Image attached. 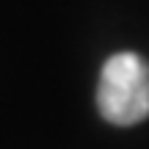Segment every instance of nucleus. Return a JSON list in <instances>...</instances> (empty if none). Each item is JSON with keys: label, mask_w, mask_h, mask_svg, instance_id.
Returning a JSON list of instances; mask_svg holds the SVG:
<instances>
[{"label": "nucleus", "mask_w": 149, "mask_h": 149, "mask_svg": "<svg viewBox=\"0 0 149 149\" xmlns=\"http://www.w3.org/2000/svg\"><path fill=\"white\" fill-rule=\"evenodd\" d=\"M97 108L116 127H133L149 116V64L138 53H116L102 64Z\"/></svg>", "instance_id": "1"}]
</instances>
